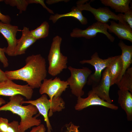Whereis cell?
Listing matches in <instances>:
<instances>
[{"label": "cell", "instance_id": "obj_1", "mask_svg": "<svg viewBox=\"0 0 132 132\" xmlns=\"http://www.w3.org/2000/svg\"><path fill=\"white\" fill-rule=\"evenodd\" d=\"M25 61V65L22 68L5 72L7 77L12 80L25 81L33 89L39 88L47 76L45 59L40 54L32 55L27 57Z\"/></svg>", "mask_w": 132, "mask_h": 132}, {"label": "cell", "instance_id": "obj_2", "mask_svg": "<svg viewBox=\"0 0 132 132\" xmlns=\"http://www.w3.org/2000/svg\"><path fill=\"white\" fill-rule=\"evenodd\" d=\"M9 100L7 103L0 107V111H8L20 116L21 119L19 127L20 132H25L31 127L41 124V120L37 118L39 113L33 116L38 112L35 106L31 104L22 105L21 102L24 100L20 95L10 97Z\"/></svg>", "mask_w": 132, "mask_h": 132}, {"label": "cell", "instance_id": "obj_3", "mask_svg": "<svg viewBox=\"0 0 132 132\" xmlns=\"http://www.w3.org/2000/svg\"><path fill=\"white\" fill-rule=\"evenodd\" d=\"M62 40V38L58 35L53 38L48 56V73L53 76L60 74L67 67V57L61 52Z\"/></svg>", "mask_w": 132, "mask_h": 132}, {"label": "cell", "instance_id": "obj_4", "mask_svg": "<svg viewBox=\"0 0 132 132\" xmlns=\"http://www.w3.org/2000/svg\"><path fill=\"white\" fill-rule=\"evenodd\" d=\"M68 68L71 73V75L67 81L71 92L77 97H81L84 93L83 88L87 83L88 78L92 71L86 67L79 69L70 66Z\"/></svg>", "mask_w": 132, "mask_h": 132}, {"label": "cell", "instance_id": "obj_5", "mask_svg": "<svg viewBox=\"0 0 132 132\" xmlns=\"http://www.w3.org/2000/svg\"><path fill=\"white\" fill-rule=\"evenodd\" d=\"M117 56L109 57L105 59L100 58L98 53L95 52L91 56L89 60H83L80 63L82 64H88L93 66L95 69L94 73L91 74L88 77L87 81L88 85H97L99 82L101 77V73L104 69L108 67L111 63L116 58Z\"/></svg>", "mask_w": 132, "mask_h": 132}, {"label": "cell", "instance_id": "obj_6", "mask_svg": "<svg viewBox=\"0 0 132 132\" xmlns=\"http://www.w3.org/2000/svg\"><path fill=\"white\" fill-rule=\"evenodd\" d=\"M109 25L107 23H103L97 22L93 23L85 30L77 28H74L70 34L72 37H85L90 39L95 37L99 33L105 34L111 42H113L115 38L107 31Z\"/></svg>", "mask_w": 132, "mask_h": 132}, {"label": "cell", "instance_id": "obj_7", "mask_svg": "<svg viewBox=\"0 0 132 132\" xmlns=\"http://www.w3.org/2000/svg\"><path fill=\"white\" fill-rule=\"evenodd\" d=\"M90 3V2H87L83 4L77 5V6L82 11L86 10L90 12L93 15L97 22L102 23H107L110 19L126 23L123 20L122 13L116 14L107 7H101L96 9L91 7Z\"/></svg>", "mask_w": 132, "mask_h": 132}, {"label": "cell", "instance_id": "obj_8", "mask_svg": "<svg viewBox=\"0 0 132 132\" xmlns=\"http://www.w3.org/2000/svg\"><path fill=\"white\" fill-rule=\"evenodd\" d=\"M67 81L61 80L59 77H56L54 79H45L40 88V94H46L52 100L54 97H60L68 87Z\"/></svg>", "mask_w": 132, "mask_h": 132}, {"label": "cell", "instance_id": "obj_9", "mask_svg": "<svg viewBox=\"0 0 132 132\" xmlns=\"http://www.w3.org/2000/svg\"><path fill=\"white\" fill-rule=\"evenodd\" d=\"M33 89L28 84H17L8 79L0 85V95L11 97L19 95L30 100L33 96Z\"/></svg>", "mask_w": 132, "mask_h": 132}, {"label": "cell", "instance_id": "obj_10", "mask_svg": "<svg viewBox=\"0 0 132 132\" xmlns=\"http://www.w3.org/2000/svg\"><path fill=\"white\" fill-rule=\"evenodd\" d=\"M18 29L17 26L0 22V33L6 39L8 43L5 53L10 56H14L17 41L16 36Z\"/></svg>", "mask_w": 132, "mask_h": 132}, {"label": "cell", "instance_id": "obj_11", "mask_svg": "<svg viewBox=\"0 0 132 132\" xmlns=\"http://www.w3.org/2000/svg\"><path fill=\"white\" fill-rule=\"evenodd\" d=\"M92 106H101L115 110H118V108L116 105L102 99L96 94L89 91L88 93L87 97L86 98H83L81 97H77L75 108L76 110H80Z\"/></svg>", "mask_w": 132, "mask_h": 132}, {"label": "cell", "instance_id": "obj_12", "mask_svg": "<svg viewBox=\"0 0 132 132\" xmlns=\"http://www.w3.org/2000/svg\"><path fill=\"white\" fill-rule=\"evenodd\" d=\"M110 86V77L107 67L103 72L99 82L96 85L92 87L90 91L96 94L102 99L111 103L113 101L110 98L109 94Z\"/></svg>", "mask_w": 132, "mask_h": 132}, {"label": "cell", "instance_id": "obj_13", "mask_svg": "<svg viewBox=\"0 0 132 132\" xmlns=\"http://www.w3.org/2000/svg\"><path fill=\"white\" fill-rule=\"evenodd\" d=\"M110 24L108 29L110 33H114L119 38L128 40L132 43V29L126 23L119 21L117 23L114 21H110Z\"/></svg>", "mask_w": 132, "mask_h": 132}, {"label": "cell", "instance_id": "obj_14", "mask_svg": "<svg viewBox=\"0 0 132 132\" xmlns=\"http://www.w3.org/2000/svg\"><path fill=\"white\" fill-rule=\"evenodd\" d=\"M22 31L21 37L17 39L14 56L24 54L27 49L37 41L31 36L29 28L24 26Z\"/></svg>", "mask_w": 132, "mask_h": 132}, {"label": "cell", "instance_id": "obj_15", "mask_svg": "<svg viewBox=\"0 0 132 132\" xmlns=\"http://www.w3.org/2000/svg\"><path fill=\"white\" fill-rule=\"evenodd\" d=\"M118 102L125 112L127 120H132V93L125 89H119L118 91Z\"/></svg>", "mask_w": 132, "mask_h": 132}, {"label": "cell", "instance_id": "obj_16", "mask_svg": "<svg viewBox=\"0 0 132 132\" xmlns=\"http://www.w3.org/2000/svg\"><path fill=\"white\" fill-rule=\"evenodd\" d=\"M107 67L111 86L118 81L122 71L123 65L121 55H117Z\"/></svg>", "mask_w": 132, "mask_h": 132}, {"label": "cell", "instance_id": "obj_17", "mask_svg": "<svg viewBox=\"0 0 132 132\" xmlns=\"http://www.w3.org/2000/svg\"><path fill=\"white\" fill-rule=\"evenodd\" d=\"M118 44L122 51L121 56L123 68L119 79L116 84L120 81L124 73L132 63V46L126 45L121 40L120 41Z\"/></svg>", "mask_w": 132, "mask_h": 132}, {"label": "cell", "instance_id": "obj_18", "mask_svg": "<svg viewBox=\"0 0 132 132\" xmlns=\"http://www.w3.org/2000/svg\"><path fill=\"white\" fill-rule=\"evenodd\" d=\"M82 11L77 6H74L72 8L70 12L63 14L56 13L51 15L50 16L49 19L53 23H55L61 18L71 17L77 19L82 24L86 25L88 23V20L87 18L83 16Z\"/></svg>", "mask_w": 132, "mask_h": 132}, {"label": "cell", "instance_id": "obj_19", "mask_svg": "<svg viewBox=\"0 0 132 132\" xmlns=\"http://www.w3.org/2000/svg\"><path fill=\"white\" fill-rule=\"evenodd\" d=\"M102 3L110 7L117 12L124 13L130 9L129 5L131 0H100Z\"/></svg>", "mask_w": 132, "mask_h": 132}, {"label": "cell", "instance_id": "obj_20", "mask_svg": "<svg viewBox=\"0 0 132 132\" xmlns=\"http://www.w3.org/2000/svg\"><path fill=\"white\" fill-rule=\"evenodd\" d=\"M116 84L119 89H126L132 93V67L127 69Z\"/></svg>", "mask_w": 132, "mask_h": 132}, {"label": "cell", "instance_id": "obj_21", "mask_svg": "<svg viewBox=\"0 0 132 132\" xmlns=\"http://www.w3.org/2000/svg\"><path fill=\"white\" fill-rule=\"evenodd\" d=\"M49 25L48 22L45 21L35 29L30 31V34L36 40L45 38L49 35Z\"/></svg>", "mask_w": 132, "mask_h": 132}, {"label": "cell", "instance_id": "obj_22", "mask_svg": "<svg viewBox=\"0 0 132 132\" xmlns=\"http://www.w3.org/2000/svg\"><path fill=\"white\" fill-rule=\"evenodd\" d=\"M19 125L18 121L9 122L7 119L0 117V132H20Z\"/></svg>", "mask_w": 132, "mask_h": 132}, {"label": "cell", "instance_id": "obj_23", "mask_svg": "<svg viewBox=\"0 0 132 132\" xmlns=\"http://www.w3.org/2000/svg\"><path fill=\"white\" fill-rule=\"evenodd\" d=\"M3 1L7 4L13 7L16 6L19 10L20 14L22 13L23 11H26L29 4L27 0H5Z\"/></svg>", "mask_w": 132, "mask_h": 132}, {"label": "cell", "instance_id": "obj_24", "mask_svg": "<svg viewBox=\"0 0 132 132\" xmlns=\"http://www.w3.org/2000/svg\"><path fill=\"white\" fill-rule=\"evenodd\" d=\"M123 20L132 29V10L130 9L124 13L122 16Z\"/></svg>", "mask_w": 132, "mask_h": 132}, {"label": "cell", "instance_id": "obj_25", "mask_svg": "<svg viewBox=\"0 0 132 132\" xmlns=\"http://www.w3.org/2000/svg\"><path fill=\"white\" fill-rule=\"evenodd\" d=\"M6 49V47H0V61L4 68L7 67L9 65L8 60L5 55Z\"/></svg>", "mask_w": 132, "mask_h": 132}, {"label": "cell", "instance_id": "obj_26", "mask_svg": "<svg viewBox=\"0 0 132 132\" xmlns=\"http://www.w3.org/2000/svg\"><path fill=\"white\" fill-rule=\"evenodd\" d=\"M29 4L32 3L39 4L49 13L53 15L54 13L53 10L47 7L44 2V0H27Z\"/></svg>", "mask_w": 132, "mask_h": 132}, {"label": "cell", "instance_id": "obj_27", "mask_svg": "<svg viewBox=\"0 0 132 132\" xmlns=\"http://www.w3.org/2000/svg\"><path fill=\"white\" fill-rule=\"evenodd\" d=\"M66 132H80L79 126L75 125L70 122L66 125Z\"/></svg>", "mask_w": 132, "mask_h": 132}, {"label": "cell", "instance_id": "obj_28", "mask_svg": "<svg viewBox=\"0 0 132 132\" xmlns=\"http://www.w3.org/2000/svg\"><path fill=\"white\" fill-rule=\"evenodd\" d=\"M2 0H0L1 1ZM0 20L2 22L6 24H10L11 19L9 16L2 14L0 11Z\"/></svg>", "mask_w": 132, "mask_h": 132}, {"label": "cell", "instance_id": "obj_29", "mask_svg": "<svg viewBox=\"0 0 132 132\" xmlns=\"http://www.w3.org/2000/svg\"><path fill=\"white\" fill-rule=\"evenodd\" d=\"M45 131L46 129L44 125L41 124L38 126L33 128L30 132H45Z\"/></svg>", "mask_w": 132, "mask_h": 132}, {"label": "cell", "instance_id": "obj_30", "mask_svg": "<svg viewBox=\"0 0 132 132\" xmlns=\"http://www.w3.org/2000/svg\"><path fill=\"white\" fill-rule=\"evenodd\" d=\"M8 79L6 77L5 72L0 69V83L5 82Z\"/></svg>", "mask_w": 132, "mask_h": 132}, {"label": "cell", "instance_id": "obj_31", "mask_svg": "<svg viewBox=\"0 0 132 132\" xmlns=\"http://www.w3.org/2000/svg\"><path fill=\"white\" fill-rule=\"evenodd\" d=\"M69 1V0H47L46 1V2L48 4L51 5L62 1L67 2Z\"/></svg>", "mask_w": 132, "mask_h": 132}, {"label": "cell", "instance_id": "obj_32", "mask_svg": "<svg viewBox=\"0 0 132 132\" xmlns=\"http://www.w3.org/2000/svg\"><path fill=\"white\" fill-rule=\"evenodd\" d=\"M88 0H78L76 2L77 5H81L84 4L87 2Z\"/></svg>", "mask_w": 132, "mask_h": 132}, {"label": "cell", "instance_id": "obj_33", "mask_svg": "<svg viewBox=\"0 0 132 132\" xmlns=\"http://www.w3.org/2000/svg\"><path fill=\"white\" fill-rule=\"evenodd\" d=\"M6 101L3 98L0 97V106L3 104L6 103Z\"/></svg>", "mask_w": 132, "mask_h": 132}, {"label": "cell", "instance_id": "obj_34", "mask_svg": "<svg viewBox=\"0 0 132 132\" xmlns=\"http://www.w3.org/2000/svg\"><path fill=\"white\" fill-rule=\"evenodd\" d=\"M132 132V131H131V132Z\"/></svg>", "mask_w": 132, "mask_h": 132}, {"label": "cell", "instance_id": "obj_35", "mask_svg": "<svg viewBox=\"0 0 132 132\" xmlns=\"http://www.w3.org/2000/svg\"><path fill=\"white\" fill-rule=\"evenodd\" d=\"M1 83H0V84Z\"/></svg>", "mask_w": 132, "mask_h": 132}]
</instances>
